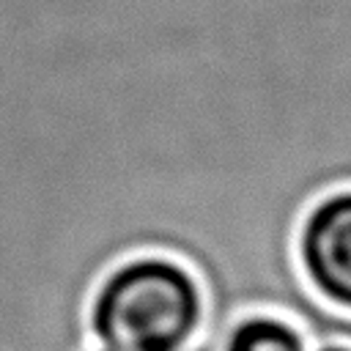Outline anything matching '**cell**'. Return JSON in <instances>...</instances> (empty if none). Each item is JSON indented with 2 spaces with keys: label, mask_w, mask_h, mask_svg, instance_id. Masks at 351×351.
Listing matches in <instances>:
<instances>
[{
  "label": "cell",
  "mask_w": 351,
  "mask_h": 351,
  "mask_svg": "<svg viewBox=\"0 0 351 351\" xmlns=\"http://www.w3.org/2000/svg\"><path fill=\"white\" fill-rule=\"evenodd\" d=\"M299 263L310 285L351 310V189L321 197L299 228Z\"/></svg>",
  "instance_id": "obj_2"
},
{
  "label": "cell",
  "mask_w": 351,
  "mask_h": 351,
  "mask_svg": "<svg viewBox=\"0 0 351 351\" xmlns=\"http://www.w3.org/2000/svg\"><path fill=\"white\" fill-rule=\"evenodd\" d=\"M203 318L197 277L165 255L115 266L90 302V329L110 351H189Z\"/></svg>",
  "instance_id": "obj_1"
},
{
  "label": "cell",
  "mask_w": 351,
  "mask_h": 351,
  "mask_svg": "<svg viewBox=\"0 0 351 351\" xmlns=\"http://www.w3.org/2000/svg\"><path fill=\"white\" fill-rule=\"evenodd\" d=\"M318 351H351L348 346H337V343H332V346H321Z\"/></svg>",
  "instance_id": "obj_4"
},
{
  "label": "cell",
  "mask_w": 351,
  "mask_h": 351,
  "mask_svg": "<svg viewBox=\"0 0 351 351\" xmlns=\"http://www.w3.org/2000/svg\"><path fill=\"white\" fill-rule=\"evenodd\" d=\"M99 351H110V348H99Z\"/></svg>",
  "instance_id": "obj_5"
},
{
  "label": "cell",
  "mask_w": 351,
  "mask_h": 351,
  "mask_svg": "<svg viewBox=\"0 0 351 351\" xmlns=\"http://www.w3.org/2000/svg\"><path fill=\"white\" fill-rule=\"evenodd\" d=\"M222 351H307L304 335L274 315H247L225 337Z\"/></svg>",
  "instance_id": "obj_3"
}]
</instances>
